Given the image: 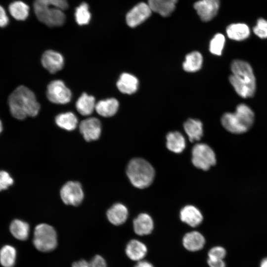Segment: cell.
Wrapping results in <instances>:
<instances>
[{
    "mask_svg": "<svg viewBox=\"0 0 267 267\" xmlns=\"http://www.w3.org/2000/svg\"><path fill=\"white\" fill-rule=\"evenodd\" d=\"M8 105L13 117L19 120L35 117L40 109L34 92L24 86L17 87L10 95Z\"/></svg>",
    "mask_w": 267,
    "mask_h": 267,
    "instance_id": "cell-1",
    "label": "cell"
},
{
    "mask_svg": "<svg viewBox=\"0 0 267 267\" xmlns=\"http://www.w3.org/2000/svg\"><path fill=\"white\" fill-rule=\"evenodd\" d=\"M233 73L229 82L239 95L243 98L251 97L256 90V80L252 68L246 61L234 60L231 65Z\"/></svg>",
    "mask_w": 267,
    "mask_h": 267,
    "instance_id": "cell-2",
    "label": "cell"
},
{
    "mask_svg": "<svg viewBox=\"0 0 267 267\" xmlns=\"http://www.w3.org/2000/svg\"><path fill=\"white\" fill-rule=\"evenodd\" d=\"M67 0H35L34 9L40 21L49 27L60 26L65 22Z\"/></svg>",
    "mask_w": 267,
    "mask_h": 267,
    "instance_id": "cell-3",
    "label": "cell"
},
{
    "mask_svg": "<svg viewBox=\"0 0 267 267\" xmlns=\"http://www.w3.org/2000/svg\"><path fill=\"white\" fill-rule=\"evenodd\" d=\"M254 121V112L244 104H239L234 113H226L221 118L222 126L230 133L236 134L246 132Z\"/></svg>",
    "mask_w": 267,
    "mask_h": 267,
    "instance_id": "cell-4",
    "label": "cell"
},
{
    "mask_svg": "<svg viewBox=\"0 0 267 267\" xmlns=\"http://www.w3.org/2000/svg\"><path fill=\"white\" fill-rule=\"evenodd\" d=\"M126 173L131 183L138 188L149 186L155 176L154 170L150 164L139 158L133 159L129 162Z\"/></svg>",
    "mask_w": 267,
    "mask_h": 267,
    "instance_id": "cell-5",
    "label": "cell"
},
{
    "mask_svg": "<svg viewBox=\"0 0 267 267\" xmlns=\"http://www.w3.org/2000/svg\"><path fill=\"white\" fill-rule=\"evenodd\" d=\"M33 244L40 251L50 252L57 245L56 232L52 226L47 223H40L35 228Z\"/></svg>",
    "mask_w": 267,
    "mask_h": 267,
    "instance_id": "cell-6",
    "label": "cell"
},
{
    "mask_svg": "<svg viewBox=\"0 0 267 267\" xmlns=\"http://www.w3.org/2000/svg\"><path fill=\"white\" fill-rule=\"evenodd\" d=\"M192 162L197 168L208 170L216 163V155L213 149L208 145L198 143L192 150Z\"/></svg>",
    "mask_w": 267,
    "mask_h": 267,
    "instance_id": "cell-7",
    "label": "cell"
},
{
    "mask_svg": "<svg viewBox=\"0 0 267 267\" xmlns=\"http://www.w3.org/2000/svg\"><path fill=\"white\" fill-rule=\"evenodd\" d=\"M60 197L67 205L77 206L84 199V194L81 184L78 181H70L65 183L61 188Z\"/></svg>",
    "mask_w": 267,
    "mask_h": 267,
    "instance_id": "cell-8",
    "label": "cell"
},
{
    "mask_svg": "<svg viewBox=\"0 0 267 267\" xmlns=\"http://www.w3.org/2000/svg\"><path fill=\"white\" fill-rule=\"evenodd\" d=\"M46 96L48 99L53 103L64 104L70 102L72 94L62 81L55 80L47 86Z\"/></svg>",
    "mask_w": 267,
    "mask_h": 267,
    "instance_id": "cell-9",
    "label": "cell"
},
{
    "mask_svg": "<svg viewBox=\"0 0 267 267\" xmlns=\"http://www.w3.org/2000/svg\"><path fill=\"white\" fill-rule=\"evenodd\" d=\"M151 12L152 10L148 3L140 2L127 14V24L132 28L136 27L149 18Z\"/></svg>",
    "mask_w": 267,
    "mask_h": 267,
    "instance_id": "cell-10",
    "label": "cell"
},
{
    "mask_svg": "<svg viewBox=\"0 0 267 267\" xmlns=\"http://www.w3.org/2000/svg\"><path fill=\"white\" fill-rule=\"evenodd\" d=\"M220 5V0H200L193 6L201 20L208 22L217 14Z\"/></svg>",
    "mask_w": 267,
    "mask_h": 267,
    "instance_id": "cell-11",
    "label": "cell"
},
{
    "mask_svg": "<svg viewBox=\"0 0 267 267\" xmlns=\"http://www.w3.org/2000/svg\"><path fill=\"white\" fill-rule=\"evenodd\" d=\"M79 130L86 141L96 140L99 138L101 134L100 122L94 117L86 119L81 122Z\"/></svg>",
    "mask_w": 267,
    "mask_h": 267,
    "instance_id": "cell-12",
    "label": "cell"
},
{
    "mask_svg": "<svg viewBox=\"0 0 267 267\" xmlns=\"http://www.w3.org/2000/svg\"><path fill=\"white\" fill-rule=\"evenodd\" d=\"M41 62L44 67L52 74L60 71L64 66V59L62 55L51 50H47L43 53Z\"/></svg>",
    "mask_w": 267,
    "mask_h": 267,
    "instance_id": "cell-13",
    "label": "cell"
},
{
    "mask_svg": "<svg viewBox=\"0 0 267 267\" xmlns=\"http://www.w3.org/2000/svg\"><path fill=\"white\" fill-rule=\"evenodd\" d=\"M108 221L113 224L119 225L124 223L128 217V210L122 203L113 205L107 211Z\"/></svg>",
    "mask_w": 267,
    "mask_h": 267,
    "instance_id": "cell-14",
    "label": "cell"
},
{
    "mask_svg": "<svg viewBox=\"0 0 267 267\" xmlns=\"http://www.w3.org/2000/svg\"><path fill=\"white\" fill-rule=\"evenodd\" d=\"M180 218L181 221L192 227L199 225L203 219L199 209L192 205L186 206L181 210Z\"/></svg>",
    "mask_w": 267,
    "mask_h": 267,
    "instance_id": "cell-15",
    "label": "cell"
},
{
    "mask_svg": "<svg viewBox=\"0 0 267 267\" xmlns=\"http://www.w3.org/2000/svg\"><path fill=\"white\" fill-rule=\"evenodd\" d=\"M134 229L135 233L140 236L150 234L154 228V223L151 217L145 213H141L134 219Z\"/></svg>",
    "mask_w": 267,
    "mask_h": 267,
    "instance_id": "cell-16",
    "label": "cell"
},
{
    "mask_svg": "<svg viewBox=\"0 0 267 267\" xmlns=\"http://www.w3.org/2000/svg\"><path fill=\"white\" fill-rule=\"evenodd\" d=\"M205 244L204 236L199 232L193 231L186 233L182 238V244L187 250L192 252L202 249Z\"/></svg>",
    "mask_w": 267,
    "mask_h": 267,
    "instance_id": "cell-17",
    "label": "cell"
},
{
    "mask_svg": "<svg viewBox=\"0 0 267 267\" xmlns=\"http://www.w3.org/2000/svg\"><path fill=\"white\" fill-rule=\"evenodd\" d=\"M125 251L129 259L138 262L145 257L147 249L143 243L136 239H132L127 244Z\"/></svg>",
    "mask_w": 267,
    "mask_h": 267,
    "instance_id": "cell-18",
    "label": "cell"
},
{
    "mask_svg": "<svg viewBox=\"0 0 267 267\" xmlns=\"http://www.w3.org/2000/svg\"><path fill=\"white\" fill-rule=\"evenodd\" d=\"M178 0H148L151 10L163 17L170 16L175 10Z\"/></svg>",
    "mask_w": 267,
    "mask_h": 267,
    "instance_id": "cell-19",
    "label": "cell"
},
{
    "mask_svg": "<svg viewBox=\"0 0 267 267\" xmlns=\"http://www.w3.org/2000/svg\"><path fill=\"white\" fill-rule=\"evenodd\" d=\"M138 81L134 75L124 73L117 83L118 89L122 93L131 94L134 93L138 88Z\"/></svg>",
    "mask_w": 267,
    "mask_h": 267,
    "instance_id": "cell-20",
    "label": "cell"
},
{
    "mask_svg": "<svg viewBox=\"0 0 267 267\" xmlns=\"http://www.w3.org/2000/svg\"><path fill=\"white\" fill-rule=\"evenodd\" d=\"M119 107L118 100L114 98H108L98 101L95 105L97 113L104 117H109L115 115Z\"/></svg>",
    "mask_w": 267,
    "mask_h": 267,
    "instance_id": "cell-21",
    "label": "cell"
},
{
    "mask_svg": "<svg viewBox=\"0 0 267 267\" xmlns=\"http://www.w3.org/2000/svg\"><path fill=\"white\" fill-rule=\"evenodd\" d=\"M228 38L235 41H243L250 35L249 27L244 23H233L228 25L226 30Z\"/></svg>",
    "mask_w": 267,
    "mask_h": 267,
    "instance_id": "cell-22",
    "label": "cell"
},
{
    "mask_svg": "<svg viewBox=\"0 0 267 267\" xmlns=\"http://www.w3.org/2000/svg\"><path fill=\"white\" fill-rule=\"evenodd\" d=\"M183 126L191 142L201 139L203 135V125L200 120L189 119L184 123Z\"/></svg>",
    "mask_w": 267,
    "mask_h": 267,
    "instance_id": "cell-23",
    "label": "cell"
},
{
    "mask_svg": "<svg viewBox=\"0 0 267 267\" xmlns=\"http://www.w3.org/2000/svg\"><path fill=\"white\" fill-rule=\"evenodd\" d=\"M166 139L167 148L174 153H181L185 147V139L179 132H170L166 136Z\"/></svg>",
    "mask_w": 267,
    "mask_h": 267,
    "instance_id": "cell-24",
    "label": "cell"
},
{
    "mask_svg": "<svg viewBox=\"0 0 267 267\" xmlns=\"http://www.w3.org/2000/svg\"><path fill=\"white\" fill-rule=\"evenodd\" d=\"M95 101L93 96L83 93L76 102V109L82 115H89L95 109L96 105Z\"/></svg>",
    "mask_w": 267,
    "mask_h": 267,
    "instance_id": "cell-25",
    "label": "cell"
},
{
    "mask_svg": "<svg viewBox=\"0 0 267 267\" xmlns=\"http://www.w3.org/2000/svg\"><path fill=\"white\" fill-rule=\"evenodd\" d=\"M9 229L12 235L18 240H25L29 236V225L22 220H13L10 223Z\"/></svg>",
    "mask_w": 267,
    "mask_h": 267,
    "instance_id": "cell-26",
    "label": "cell"
},
{
    "mask_svg": "<svg viewBox=\"0 0 267 267\" xmlns=\"http://www.w3.org/2000/svg\"><path fill=\"white\" fill-rule=\"evenodd\" d=\"M55 121L58 127L68 131L75 130L78 124L76 115L70 112L59 114L55 117Z\"/></svg>",
    "mask_w": 267,
    "mask_h": 267,
    "instance_id": "cell-27",
    "label": "cell"
},
{
    "mask_svg": "<svg viewBox=\"0 0 267 267\" xmlns=\"http://www.w3.org/2000/svg\"><path fill=\"white\" fill-rule=\"evenodd\" d=\"M203 57L198 51H193L186 55L182 66L183 69L188 72H195L199 70L202 65Z\"/></svg>",
    "mask_w": 267,
    "mask_h": 267,
    "instance_id": "cell-28",
    "label": "cell"
},
{
    "mask_svg": "<svg viewBox=\"0 0 267 267\" xmlns=\"http://www.w3.org/2000/svg\"><path fill=\"white\" fill-rule=\"evenodd\" d=\"M16 259V250L11 245H6L0 250V264L3 267H13Z\"/></svg>",
    "mask_w": 267,
    "mask_h": 267,
    "instance_id": "cell-29",
    "label": "cell"
},
{
    "mask_svg": "<svg viewBox=\"0 0 267 267\" xmlns=\"http://www.w3.org/2000/svg\"><path fill=\"white\" fill-rule=\"evenodd\" d=\"M11 16L17 20H24L28 16L29 7L22 1H15L11 2L8 7Z\"/></svg>",
    "mask_w": 267,
    "mask_h": 267,
    "instance_id": "cell-30",
    "label": "cell"
},
{
    "mask_svg": "<svg viewBox=\"0 0 267 267\" xmlns=\"http://www.w3.org/2000/svg\"><path fill=\"white\" fill-rule=\"evenodd\" d=\"M75 17L76 22L79 25H84L89 23L91 14L87 3L83 2L76 8Z\"/></svg>",
    "mask_w": 267,
    "mask_h": 267,
    "instance_id": "cell-31",
    "label": "cell"
},
{
    "mask_svg": "<svg viewBox=\"0 0 267 267\" xmlns=\"http://www.w3.org/2000/svg\"><path fill=\"white\" fill-rule=\"evenodd\" d=\"M225 43L224 36L218 33L212 38L210 43L209 50L215 55H221Z\"/></svg>",
    "mask_w": 267,
    "mask_h": 267,
    "instance_id": "cell-32",
    "label": "cell"
},
{
    "mask_svg": "<svg viewBox=\"0 0 267 267\" xmlns=\"http://www.w3.org/2000/svg\"><path fill=\"white\" fill-rule=\"evenodd\" d=\"M253 32L260 38H267V20L259 18L257 20L256 25L253 28Z\"/></svg>",
    "mask_w": 267,
    "mask_h": 267,
    "instance_id": "cell-33",
    "label": "cell"
},
{
    "mask_svg": "<svg viewBox=\"0 0 267 267\" xmlns=\"http://www.w3.org/2000/svg\"><path fill=\"white\" fill-rule=\"evenodd\" d=\"M226 252L225 249L221 246H216L212 248L208 252V258L223 260L225 257Z\"/></svg>",
    "mask_w": 267,
    "mask_h": 267,
    "instance_id": "cell-34",
    "label": "cell"
},
{
    "mask_svg": "<svg viewBox=\"0 0 267 267\" xmlns=\"http://www.w3.org/2000/svg\"><path fill=\"white\" fill-rule=\"evenodd\" d=\"M13 183V179L6 171H0V191L9 187Z\"/></svg>",
    "mask_w": 267,
    "mask_h": 267,
    "instance_id": "cell-35",
    "label": "cell"
},
{
    "mask_svg": "<svg viewBox=\"0 0 267 267\" xmlns=\"http://www.w3.org/2000/svg\"><path fill=\"white\" fill-rule=\"evenodd\" d=\"M90 267H107L106 263L101 256L95 255L89 263Z\"/></svg>",
    "mask_w": 267,
    "mask_h": 267,
    "instance_id": "cell-36",
    "label": "cell"
},
{
    "mask_svg": "<svg viewBox=\"0 0 267 267\" xmlns=\"http://www.w3.org/2000/svg\"><path fill=\"white\" fill-rule=\"evenodd\" d=\"M9 23V19L5 9L0 5V27L6 26Z\"/></svg>",
    "mask_w": 267,
    "mask_h": 267,
    "instance_id": "cell-37",
    "label": "cell"
},
{
    "mask_svg": "<svg viewBox=\"0 0 267 267\" xmlns=\"http://www.w3.org/2000/svg\"><path fill=\"white\" fill-rule=\"evenodd\" d=\"M207 263L210 267H225V262L222 259L208 258Z\"/></svg>",
    "mask_w": 267,
    "mask_h": 267,
    "instance_id": "cell-38",
    "label": "cell"
},
{
    "mask_svg": "<svg viewBox=\"0 0 267 267\" xmlns=\"http://www.w3.org/2000/svg\"><path fill=\"white\" fill-rule=\"evenodd\" d=\"M72 267H90L89 263L85 260H81L73 263Z\"/></svg>",
    "mask_w": 267,
    "mask_h": 267,
    "instance_id": "cell-39",
    "label": "cell"
},
{
    "mask_svg": "<svg viewBox=\"0 0 267 267\" xmlns=\"http://www.w3.org/2000/svg\"><path fill=\"white\" fill-rule=\"evenodd\" d=\"M134 267H154L152 264L145 261H140Z\"/></svg>",
    "mask_w": 267,
    "mask_h": 267,
    "instance_id": "cell-40",
    "label": "cell"
},
{
    "mask_svg": "<svg viewBox=\"0 0 267 267\" xmlns=\"http://www.w3.org/2000/svg\"><path fill=\"white\" fill-rule=\"evenodd\" d=\"M260 267H267V257L264 259L261 262Z\"/></svg>",
    "mask_w": 267,
    "mask_h": 267,
    "instance_id": "cell-41",
    "label": "cell"
},
{
    "mask_svg": "<svg viewBox=\"0 0 267 267\" xmlns=\"http://www.w3.org/2000/svg\"><path fill=\"white\" fill-rule=\"evenodd\" d=\"M2 130V125L1 121L0 120V133L1 132Z\"/></svg>",
    "mask_w": 267,
    "mask_h": 267,
    "instance_id": "cell-42",
    "label": "cell"
}]
</instances>
